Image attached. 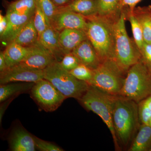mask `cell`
Masks as SVG:
<instances>
[{
  "label": "cell",
  "instance_id": "cell-22",
  "mask_svg": "<svg viewBox=\"0 0 151 151\" xmlns=\"http://www.w3.org/2000/svg\"><path fill=\"white\" fill-rule=\"evenodd\" d=\"M35 83L17 82L1 84L0 86V102H4L12 97H15L19 94L30 90Z\"/></svg>",
  "mask_w": 151,
  "mask_h": 151
},
{
  "label": "cell",
  "instance_id": "cell-7",
  "mask_svg": "<svg viewBox=\"0 0 151 151\" xmlns=\"http://www.w3.org/2000/svg\"><path fill=\"white\" fill-rule=\"evenodd\" d=\"M93 71L89 85L111 95L119 96L127 73L120 68L114 60L103 61Z\"/></svg>",
  "mask_w": 151,
  "mask_h": 151
},
{
  "label": "cell",
  "instance_id": "cell-27",
  "mask_svg": "<svg viewBox=\"0 0 151 151\" xmlns=\"http://www.w3.org/2000/svg\"><path fill=\"white\" fill-rule=\"evenodd\" d=\"M138 111L141 124H148L151 118V95L138 103Z\"/></svg>",
  "mask_w": 151,
  "mask_h": 151
},
{
  "label": "cell",
  "instance_id": "cell-17",
  "mask_svg": "<svg viewBox=\"0 0 151 151\" xmlns=\"http://www.w3.org/2000/svg\"><path fill=\"white\" fill-rule=\"evenodd\" d=\"M151 147V127L142 124L132 141L129 151H149Z\"/></svg>",
  "mask_w": 151,
  "mask_h": 151
},
{
  "label": "cell",
  "instance_id": "cell-29",
  "mask_svg": "<svg viewBox=\"0 0 151 151\" xmlns=\"http://www.w3.org/2000/svg\"><path fill=\"white\" fill-rule=\"evenodd\" d=\"M34 23L37 31L38 37L48 27L49 24L45 15L36 3V7L34 15Z\"/></svg>",
  "mask_w": 151,
  "mask_h": 151
},
{
  "label": "cell",
  "instance_id": "cell-9",
  "mask_svg": "<svg viewBox=\"0 0 151 151\" xmlns=\"http://www.w3.org/2000/svg\"><path fill=\"white\" fill-rule=\"evenodd\" d=\"M44 78L43 70L33 69L19 64L8 68L1 72L0 84L14 82L35 83Z\"/></svg>",
  "mask_w": 151,
  "mask_h": 151
},
{
  "label": "cell",
  "instance_id": "cell-34",
  "mask_svg": "<svg viewBox=\"0 0 151 151\" xmlns=\"http://www.w3.org/2000/svg\"><path fill=\"white\" fill-rule=\"evenodd\" d=\"M8 25V20L6 16L0 14V35L1 36L5 31Z\"/></svg>",
  "mask_w": 151,
  "mask_h": 151
},
{
  "label": "cell",
  "instance_id": "cell-2",
  "mask_svg": "<svg viewBox=\"0 0 151 151\" xmlns=\"http://www.w3.org/2000/svg\"><path fill=\"white\" fill-rule=\"evenodd\" d=\"M85 32L96 50L101 63L113 60L115 51L114 24L116 19L99 16L86 17Z\"/></svg>",
  "mask_w": 151,
  "mask_h": 151
},
{
  "label": "cell",
  "instance_id": "cell-24",
  "mask_svg": "<svg viewBox=\"0 0 151 151\" xmlns=\"http://www.w3.org/2000/svg\"><path fill=\"white\" fill-rule=\"evenodd\" d=\"M36 7V0H17L10 4L7 11L21 14H34Z\"/></svg>",
  "mask_w": 151,
  "mask_h": 151
},
{
  "label": "cell",
  "instance_id": "cell-35",
  "mask_svg": "<svg viewBox=\"0 0 151 151\" xmlns=\"http://www.w3.org/2000/svg\"><path fill=\"white\" fill-rule=\"evenodd\" d=\"M57 7L60 8L67 6L73 0H51Z\"/></svg>",
  "mask_w": 151,
  "mask_h": 151
},
{
  "label": "cell",
  "instance_id": "cell-26",
  "mask_svg": "<svg viewBox=\"0 0 151 151\" xmlns=\"http://www.w3.org/2000/svg\"><path fill=\"white\" fill-rule=\"evenodd\" d=\"M37 4L45 15L49 24L51 26L52 22L58 12V8L51 0H36Z\"/></svg>",
  "mask_w": 151,
  "mask_h": 151
},
{
  "label": "cell",
  "instance_id": "cell-18",
  "mask_svg": "<svg viewBox=\"0 0 151 151\" xmlns=\"http://www.w3.org/2000/svg\"><path fill=\"white\" fill-rule=\"evenodd\" d=\"M29 51V47L23 46L14 41L10 42L4 51L7 68L22 62Z\"/></svg>",
  "mask_w": 151,
  "mask_h": 151
},
{
  "label": "cell",
  "instance_id": "cell-20",
  "mask_svg": "<svg viewBox=\"0 0 151 151\" xmlns=\"http://www.w3.org/2000/svg\"><path fill=\"white\" fill-rule=\"evenodd\" d=\"M132 13L141 25L145 42L151 43V6L136 7Z\"/></svg>",
  "mask_w": 151,
  "mask_h": 151
},
{
  "label": "cell",
  "instance_id": "cell-31",
  "mask_svg": "<svg viewBox=\"0 0 151 151\" xmlns=\"http://www.w3.org/2000/svg\"><path fill=\"white\" fill-rule=\"evenodd\" d=\"M37 149L42 151H62L61 148L50 142L43 140L34 136Z\"/></svg>",
  "mask_w": 151,
  "mask_h": 151
},
{
  "label": "cell",
  "instance_id": "cell-4",
  "mask_svg": "<svg viewBox=\"0 0 151 151\" xmlns=\"http://www.w3.org/2000/svg\"><path fill=\"white\" fill-rule=\"evenodd\" d=\"M116 96L90 85L79 101L86 109L100 116L111 132L116 149L119 150L113 122V105Z\"/></svg>",
  "mask_w": 151,
  "mask_h": 151
},
{
  "label": "cell",
  "instance_id": "cell-30",
  "mask_svg": "<svg viewBox=\"0 0 151 151\" xmlns=\"http://www.w3.org/2000/svg\"><path fill=\"white\" fill-rule=\"evenodd\" d=\"M58 63L61 67L68 71L73 70L81 63L78 58L72 52L64 54L62 60L58 61Z\"/></svg>",
  "mask_w": 151,
  "mask_h": 151
},
{
  "label": "cell",
  "instance_id": "cell-37",
  "mask_svg": "<svg viewBox=\"0 0 151 151\" xmlns=\"http://www.w3.org/2000/svg\"><path fill=\"white\" fill-rule=\"evenodd\" d=\"M148 124L151 127V118H150V121H149Z\"/></svg>",
  "mask_w": 151,
  "mask_h": 151
},
{
  "label": "cell",
  "instance_id": "cell-11",
  "mask_svg": "<svg viewBox=\"0 0 151 151\" xmlns=\"http://www.w3.org/2000/svg\"><path fill=\"white\" fill-rule=\"evenodd\" d=\"M87 22L86 18L80 14L58 8V12L53 19L51 26L59 32L66 29L85 31Z\"/></svg>",
  "mask_w": 151,
  "mask_h": 151
},
{
  "label": "cell",
  "instance_id": "cell-10",
  "mask_svg": "<svg viewBox=\"0 0 151 151\" xmlns=\"http://www.w3.org/2000/svg\"><path fill=\"white\" fill-rule=\"evenodd\" d=\"M55 61V56L37 42L29 46L27 56L18 64L33 69L43 70Z\"/></svg>",
  "mask_w": 151,
  "mask_h": 151
},
{
  "label": "cell",
  "instance_id": "cell-3",
  "mask_svg": "<svg viewBox=\"0 0 151 151\" xmlns=\"http://www.w3.org/2000/svg\"><path fill=\"white\" fill-rule=\"evenodd\" d=\"M126 14L122 11L114 24L115 32V51L114 60L125 73L141 60L139 50L134 40L128 35L125 21Z\"/></svg>",
  "mask_w": 151,
  "mask_h": 151
},
{
  "label": "cell",
  "instance_id": "cell-15",
  "mask_svg": "<svg viewBox=\"0 0 151 151\" xmlns=\"http://www.w3.org/2000/svg\"><path fill=\"white\" fill-rule=\"evenodd\" d=\"M9 144L13 151H35L37 149L34 136L22 127L13 132Z\"/></svg>",
  "mask_w": 151,
  "mask_h": 151
},
{
  "label": "cell",
  "instance_id": "cell-12",
  "mask_svg": "<svg viewBox=\"0 0 151 151\" xmlns=\"http://www.w3.org/2000/svg\"><path fill=\"white\" fill-rule=\"evenodd\" d=\"M34 14H21L7 11L6 14L8 25L5 31L1 36V39L9 43L14 40L19 32Z\"/></svg>",
  "mask_w": 151,
  "mask_h": 151
},
{
  "label": "cell",
  "instance_id": "cell-28",
  "mask_svg": "<svg viewBox=\"0 0 151 151\" xmlns=\"http://www.w3.org/2000/svg\"><path fill=\"white\" fill-rule=\"evenodd\" d=\"M69 72L76 78L87 82L89 84L93 77L94 71L93 69L90 68L82 63H80L77 67L70 70Z\"/></svg>",
  "mask_w": 151,
  "mask_h": 151
},
{
  "label": "cell",
  "instance_id": "cell-19",
  "mask_svg": "<svg viewBox=\"0 0 151 151\" xmlns=\"http://www.w3.org/2000/svg\"><path fill=\"white\" fill-rule=\"evenodd\" d=\"M59 32L51 26L48 27L38 37L37 42L55 56L61 52L59 40Z\"/></svg>",
  "mask_w": 151,
  "mask_h": 151
},
{
  "label": "cell",
  "instance_id": "cell-1",
  "mask_svg": "<svg viewBox=\"0 0 151 151\" xmlns=\"http://www.w3.org/2000/svg\"><path fill=\"white\" fill-rule=\"evenodd\" d=\"M113 122L119 143L127 147L132 143L141 125L138 103L116 96L113 105Z\"/></svg>",
  "mask_w": 151,
  "mask_h": 151
},
{
  "label": "cell",
  "instance_id": "cell-8",
  "mask_svg": "<svg viewBox=\"0 0 151 151\" xmlns=\"http://www.w3.org/2000/svg\"><path fill=\"white\" fill-rule=\"evenodd\" d=\"M31 96L40 108L47 112L56 111L66 97L47 79L35 83L30 90Z\"/></svg>",
  "mask_w": 151,
  "mask_h": 151
},
{
  "label": "cell",
  "instance_id": "cell-14",
  "mask_svg": "<svg viewBox=\"0 0 151 151\" xmlns=\"http://www.w3.org/2000/svg\"><path fill=\"white\" fill-rule=\"evenodd\" d=\"M87 38L84 30L66 29L60 32L59 40L61 52L64 54L72 52Z\"/></svg>",
  "mask_w": 151,
  "mask_h": 151
},
{
  "label": "cell",
  "instance_id": "cell-21",
  "mask_svg": "<svg viewBox=\"0 0 151 151\" xmlns=\"http://www.w3.org/2000/svg\"><path fill=\"white\" fill-rule=\"evenodd\" d=\"M38 34L34 23V15L22 29L14 42L23 46L29 47L36 43Z\"/></svg>",
  "mask_w": 151,
  "mask_h": 151
},
{
  "label": "cell",
  "instance_id": "cell-23",
  "mask_svg": "<svg viewBox=\"0 0 151 151\" xmlns=\"http://www.w3.org/2000/svg\"><path fill=\"white\" fill-rule=\"evenodd\" d=\"M122 0H97V15L116 19L120 16Z\"/></svg>",
  "mask_w": 151,
  "mask_h": 151
},
{
  "label": "cell",
  "instance_id": "cell-32",
  "mask_svg": "<svg viewBox=\"0 0 151 151\" xmlns=\"http://www.w3.org/2000/svg\"><path fill=\"white\" fill-rule=\"evenodd\" d=\"M140 52L141 55V60L151 73V43L145 42Z\"/></svg>",
  "mask_w": 151,
  "mask_h": 151
},
{
  "label": "cell",
  "instance_id": "cell-16",
  "mask_svg": "<svg viewBox=\"0 0 151 151\" xmlns=\"http://www.w3.org/2000/svg\"><path fill=\"white\" fill-rule=\"evenodd\" d=\"M72 11L85 17L97 15V0H73L67 6L58 8Z\"/></svg>",
  "mask_w": 151,
  "mask_h": 151
},
{
  "label": "cell",
  "instance_id": "cell-33",
  "mask_svg": "<svg viewBox=\"0 0 151 151\" xmlns=\"http://www.w3.org/2000/svg\"><path fill=\"white\" fill-rule=\"evenodd\" d=\"M142 0H122L121 1V10L124 12H132L136 7L138 3Z\"/></svg>",
  "mask_w": 151,
  "mask_h": 151
},
{
  "label": "cell",
  "instance_id": "cell-13",
  "mask_svg": "<svg viewBox=\"0 0 151 151\" xmlns=\"http://www.w3.org/2000/svg\"><path fill=\"white\" fill-rule=\"evenodd\" d=\"M80 63L94 70L101 63L93 45L88 39L83 41L72 51Z\"/></svg>",
  "mask_w": 151,
  "mask_h": 151
},
{
  "label": "cell",
  "instance_id": "cell-25",
  "mask_svg": "<svg viewBox=\"0 0 151 151\" xmlns=\"http://www.w3.org/2000/svg\"><path fill=\"white\" fill-rule=\"evenodd\" d=\"M125 13L126 18L131 24L134 41L140 51L142 48L145 42L141 25L132 12H128Z\"/></svg>",
  "mask_w": 151,
  "mask_h": 151
},
{
  "label": "cell",
  "instance_id": "cell-6",
  "mask_svg": "<svg viewBox=\"0 0 151 151\" xmlns=\"http://www.w3.org/2000/svg\"><path fill=\"white\" fill-rule=\"evenodd\" d=\"M44 78L48 80L65 97L80 100L89 86L87 82L76 78L55 61L43 70Z\"/></svg>",
  "mask_w": 151,
  "mask_h": 151
},
{
  "label": "cell",
  "instance_id": "cell-38",
  "mask_svg": "<svg viewBox=\"0 0 151 151\" xmlns=\"http://www.w3.org/2000/svg\"><path fill=\"white\" fill-rule=\"evenodd\" d=\"M149 151H151V147H150V150H149Z\"/></svg>",
  "mask_w": 151,
  "mask_h": 151
},
{
  "label": "cell",
  "instance_id": "cell-36",
  "mask_svg": "<svg viewBox=\"0 0 151 151\" xmlns=\"http://www.w3.org/2000/svg\"><path fill=\"white\" fill-rule=\"evenodd\" d=\"M7 68L4 52H0V71L2 72Z\"/></svg>",
  "mask_w": 151,
  "mask_h": 151
},
{
  "label": "cell",
  "instance_id": "cell-5",
  "mask_svg": "<svg viewBox=\"0 0 151 151\" xmlns=\"http://www.w3.org/2000/svg\"><path fill=\"white\" fill-rule=\"evenodd\" d=\"M151 95V73L141 60L127 71L119 96L139 103Z\"/></svg>",
  "mask_w": 151,
  "mask_h": 151
}]
</instances>
